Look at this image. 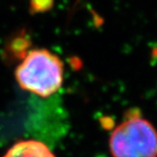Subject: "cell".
Masks as SVG:
<instances>
[{
  "mask_svg": "<svg viewBox=\"0 0 157 157\" xmlns=\"http://www.w3.org/2000/svg\"><path fill=\"white\" fill-rule=\"evenodd\" d=\"M4 157H55L46 145L34 141H21L13 145Z\"/></svg>",
  "mask_w": 157,
  "mask_h": 157,
  "instance_id": "3957f363",
  "label": "cell"
},
{
  "mask_svg": "<svg viewBox=\"0 0 157 157\" xmlns=\"http://www.w3.org/2000/svg\"><path fill=\"white\" fill-rule=\"evenodd\" d=\"M15 77L22 89L40 97H49L62 86L63 64L47 49H33L17 67Z\"/></svg>",
  "mask_w": 157,
  "mask_h": 157,
  "instance_id": "6da1fadb",
  "label": "cell"
},
{
  "mask_svg": "<svg viewBox=\"0 0 157 157\" xmlns=\"http://www.w3.org/2000/svg\"><path fill=\"white\" fill-rule=\"evenodd\" d=\"M109 146L113 157H157V131L147 119L131 115L112 132Z\"/></svg>",
  "mask_w": 157,
  "mask_h": 157,
  "instance_id": "7a4b0ae2",
  "label": "cell"
}]
</instances>
